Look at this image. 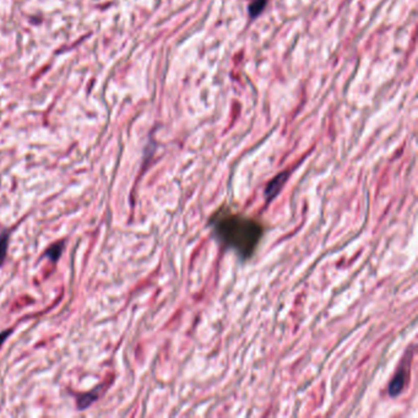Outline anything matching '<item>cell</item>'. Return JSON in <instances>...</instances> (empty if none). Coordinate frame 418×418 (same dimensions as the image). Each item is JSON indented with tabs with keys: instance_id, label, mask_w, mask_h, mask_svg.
<instances>
[{
	"instance_id": "obj_7",
	"label": "cell",
	"mask_w": 418,
	"mask_h": 418,
	"mask_svg": "<svg viewBox=\"0 0 418 418\" xmlns=\"http://www.w3.org/2000/svg\"><path fill=\"white\" fill-rule=\"evenodd\" d=\"M266 4H267V0H253V1L249 4V7H248L249 15H251V17L259 16V15L262 12V10L265 9Z\"/></svg>"
},
{
	"instance_id": "obj_2",
	"label": "cell",
	"mask_w": 418,
	"mask_h": 418,
	"mask_svg": "<svg viewBox=\"0 0 418 418\" xmlns=\"http://www.w3.org/2000/svg\"><path fill=\"white\" fill-rule=\"evenodd\" d=\"M287 178H288L287 172L280 173V174L276 175V177L273 178L271 182L267 184L266 189H265V196H266L267 200H272V199L275 198L278 193H280L281 188H282V185L285 184L286 180H287Z\"/></svg>"
},
{
	"instance_id": "obj_4",
	"label": "cell",
	"mask_w": 418,
	"mask_h": 418,
	"mask_svg": "<svg viewBox=\"0 0 418 418\" xmlns=\"http://www.w3.org/2000/svg\"><path fill=\"white\" fill-rule=\"evenodd\" d=\"M101 388H96L93 391L87 394H83V395L78 396V407L79 410H85L88 406H91L94 401L98 399V391Z\"/></svg>"
},
{
	"instance_id": "obj_6",
	"label": "cell",
	"mask_w": 418,
	"mask_h": 418,
	"mask_svg": "<svg viewBox=\"0 0 418 418\" xmlns=\"http://www.w3.org/2000/svg\"><path fill=\"white\" fill-rule=\"evenodd\" d=\"M9 231H4V232H1V235H0V266L4 264V260L5 257H6L7 247H9Z\"/></svg>"
},
{
	"instance_id": "obj_3",
	"label": "cell",
	"mask_w": 418,
	"mask_h": 418,
	"mask_svg": "<svg viewBox=\"0 0 418 418\" xmlns=\"http://www.w3.org/2000/svg\"><path fill=\"white\" fill-rule=\"evenodd\" d=\"M405 379H406V377H405L404 370L396 373V375L391 380L390 385H389V393H390L391 396H396L401 393L402 388L405 385Z\"/></svg>"
},
{
	"instance_id": "obj_8",
	"label": "cell",
	"mask_w": 418,
	"mask_h": 418,
	"mask_svg": "<svg viewBox=\"0 0 418 418\" xmlns=\"http://www.w3.org/2000/svg\"><path fill=\"white\" fill-rule=\"evenodd\" d=\"M11 333H12L11 329H7V330H5V331H2V333H0V347H1L2 343H4V341L6 340V337Z\"/></svg>"
},
{
	"instance_id": "obj_5",
	"label": "cell",
	"mask_w": 418,
	"mask_h": 418,
	"mask_svg": "<svg viewBox=\"0 0 418 418\" xmlns=\"http://www.w3.org/2000/svg\"><path fill=\"white\" fill-rule=\"evenodd\" d=\"M64 247H65V243L63 241L58 242V243H54L51 248L47 249L43 256H47L49 260H51V261L57 262L58 259L60 257V255H62L63 251H64Z\"/></svg>"
},
{
	"instance_id": "obj_1",
	"label": "cell",
	"mask_w": 418,
	"mask_h": 418,
	"mask_svg": "<svg viewBox=\"0 0 418 418\" xmlns=\"http://www.w3.org/2000/svg\"><path fill=\"white\" fill-rule=\"evenodd\" d=\"M210 225L218 241L243 259L254 254L264 233L261 223L257 221L225 209L218 210L210 220Z\"/></svg>"
}]
</instances>
